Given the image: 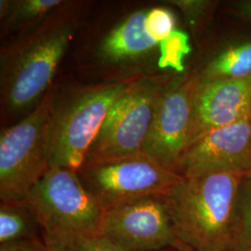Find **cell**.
<instances>
[{"label":"cell","mask_w":251,"mask_h":251,"mask_svg":"<svg viewBox=\"0 0 251 251\" xmlns=\"http://www.w3.org/2000/svg\"><path fill=\"white\" fill-rule=\"evenodd\" d=\"M80 6L67 1L42 25L2 50V115L15 116L36 107L50 90L79 25Z\"/></svg>","instance_id":"6da1fadb"},{"label":"cell","mask_w":251,"mask_h":251,"mask_svg":"<svg viewBox=\"0 0 251 251\" xmlns=\"http://www.w3.org/2000/svg\"><path fill=\"white\" fill-rule=\"evenodd\" d=\"M244 174L182 177L166 195L176 235L186 251H229Z\"/></svg>","instance_id":"7a4b0ae2"},{"label":"cell","mask_w":251,"mask_h":251,"mask_svg":"<svg viewBox=\"0 0 251 251\" xmlns=\"http://www.w3.org/2000/svg\"><path fill=\"white\" fill-rule=\"evenodd\" d=\"M21 203L36 218L49 251L101 232L104 209L85 187L77 171L50 169Z\"/></svg>","instance_id":"3957f363"},{"label":"cell","mask_w":251,"mask_h":251,"mask_svg":"<svg viewBox=\"0 0 251 251\" xmlns=\"http://www.w3.org/2000/svg\"><path fill=\"white\" fill-rule=\"evenodd\" d=\"M57 93L51 88L17 124L0 136L1 203H21L50 170Z\"/></svg>","instance_id":"277c9868"},{"label":"cell","mask_w":251,"mask_h":251,"mask_svg":"<svg viewBox=\"0 0 251 251\" xmlns=\"http://www.w3.org/2000/svg\"><path fill=\"white\" fill-rule=\"evenodd\" d=\"M132 80L124 79L93 87L75 95L64 104L56 103L50 169L80 170L108 113Z\"/></svg>","instance_id":"5b68a950"},{"label":"cell","mask_w":251,"mask_h":251,"mask_svg":"<svg viewBox=\"0 0 251 251\" xmlns=\"http://www.w3.org/2000/svg\"><path fill=\"white\" fill-rule=\"evenodd\" d=\"M170 80L144 76L131 81L108 113L84 164L144 153L158 100Z\"/></svg>","instance_id":"8992f818"},{"label":"cell","mask_w":251,"mask_h":251,"mask_svg":"<svg viewBox=\"0 0 251 251\" xmlns=\"http://www.w3.org/2000/svg\"><path fill=\"white\" fill-rule=\"evenodd\" d=\"M77 174L104 211L137 199L167 195L182 178L145 153L84 164Z\"/></svg>","instance_id":"52a82bcc"},{"label":"cell","mask_w":251,"mask_h":251,"mask_svg":"<svg viewBox=\"0 0 251 251\" xmlns=\"http://www.w3.org/2000/svg\"><path fill=\"white\" fill-rule=\"evenodd\" d=\"M100 234L128 251H186L176 235L166 195L137 199L104 211Z\"/></svg>","instance_id":"ba28073f"},{"label":"cell","mask_w":251,"mask_h":251,"mask_svg":"<svg viewBox=\"0 0 251 251\" xmlns=\"http://www.w3.org/2000/svg\"><path fill=\"white\" fill-rule=\"evenodd\" d=\"M197 72L168 82L158 100L144 153L170 171H178L191 141Z\"/></svg>","instance_id":"9c48e42d"},{"label":"cell","mask_w":251,"mask_h":251,"mask_svg":"<svg viewBox=\"0 0 251 251\" xmlns=\"http://www.w3.org/2000/svg\"><path fill=\"white\" fill-rule=\"evenodd\" d=\"M214 172H251V119L213 129L189 145L177 173L192 177Z\"/></svg>","instance_id":"30bf717a"},{"label":"cell","mask_w":251,"mask_h":251,"mask_svg":"<svg viewBox=\"0 0 251 251\" xmlns=\"http://www.w3.org/2000/svg\"><path fill=\"white\" fill-rule=\"evenodd\" d=\"M251 76L234 80L198 81L194 95L190 144L213 129L251 119Z\"/></svg>","instance_id":"8fae6325"},{"label":"cell","mask_w":251,"mask_h":251,"mask_svg":"<svg viewBox=\"0 0 251 251\" xmlns=\"http://www.w3.org/2000/svg\"><path fill=\"white\" fill-rule=\"evenodd\" d=\"M146 10H137L114 27L101 40L98 55L102 63L123 66L144 62L162 49L170 64L179 65L186 41L165 47L153 41L144 28Z\"/></svg>","instance_id":"7c38bea8"},{"label":"cell","mask_w":251,"mask_h":251,"mask_svg":"<svg viewBox=\"0 0 251 251\" xmlns=\"http://www.w3.org/2000/svg\"><path fill=\"white\" fill-rule=\"evenodd\" d=\"M199 81L234 80L251 76V36L222 46L197 72Z\"/></svg>","instance_id":"4fadbf2b"},{"label":"cell","mask_w":251,"mask_h":251,"mask_svg":"<svg viewBox=\"0 0 251 251\" xmlns=\"http://www.w3.org/2000/svg\"><path fill=\"white\" fill-rule=\"evenodd\" d=\"M67 1L62 0H1L2 33L25 36L46 22Z\"/></svg>","instance_id":"5bb4252c"},{"label":"cell","mask_w":251,"mask_h":251,"mask_svg":"<svg viewBox=\"0 0 251 251\" xmlns=\"http://www.w3.org/2000/svg\"><path fill=\"white\" fill-rule=\"evenodd\" d=\"M36 218L22 203H1L0 245L40 239ZM41 232V231H40Z\"/></svg>","instance_id":"9a60e30c"},{"label":"cell","mask_w":251,"mask_h":251,"mask_svg":"<svg viewBox=\"0 0 251 251\" xmlns=\"http://www.w3.org/2000/svg\"><path fill=\"white\" fill-rule=\"evenodd\" d=\"M229 251H251V172L239 187Z\"/></svg>","instance_id":"2e32d148"},{"label":"cell","mask_w":251,"mask_h":251,"mask_svg":"<svg viewBox=\"0 0 251 251\" xmlns=\"http://www.w3.org/2000/svg\"><path fill=\"white\" fill-rule=\"evenodd\" d=\"M144 28L153 41L165 47L182 41L183 35L175 40L179 33L176 31V18L170 9L162 7L147 9L144 19Z\"/></svg>","instance_id":"e0dca14e"},{"label":"cell","mask_w":251,"mask_h":251,"mask_svg":"<svg viewBox=\"0 0 251 251\" xmlns=\"http://www.w3.org/2000/svg\"><path fill=\"white\" fill-rule=\"evenodd\" d=\"M58 251H128L102 234L79 237L67 243Z\"/></svg>","instance_id":"ac0fdd59"},{"label":"cell","mask_w":251,"mask_h":251,"mask_svg":"<svg viewBox=\"0 0 251 251\" xmlns=\"http://www.w3.org/2000/svg\"><path fill=\"white\" fill-rule=\"evenodd\" d=\"M0 251H49L43 240H23L0 245Z\"/></svg>","instance_id":"d6986e66"},{"label":"cell","mask_w":251,"mask_h":251,"mask_svg":"<svg viewBox=\"0 0 251 251\" xmlns=\"http://www.w3.org/2000/svg\"><path fill=\"white\" fill-rule=\"evenodd\" d=\"M227 11L233 16L251 24V0L230 2L227 4Z\"/></svg>","instance_id":"ffe728a7"},{"label":"cell","mask_w":251,"mask_h":251,"mask_svg":"<svg viewBox=\"0 0 251 251\" xmlns=\"http://www.w3.org/2000/svg\"><path fill=\"white\" fill-rule=\"evenodd\" d=\"M175 251V250H171V249H169V250H164V251Z\"/></svg>","instance_id":"44dd1931"},{"label":"cell","mask_w":251,"mask_h":251,"mask_svg":"<svg viewBox=\"0 0 251 251\" xmlns=\"http://www.w3.org/2000/svg\"></svg>","instance_id":"7402d4cb"},{"label":"cell","mask_w":251,"mask_h":251,"mask_svg":"<svg viewBox=\"0 0 251 251\" xmlns=\"http://www.w3.org/2000/svg\"><path fill=\"white\" fill-rule=\"evenodd\" d=\"M48 251H49V250H48Z\"/></svg>","instance_id":"603a6c76"}]
</instances>
